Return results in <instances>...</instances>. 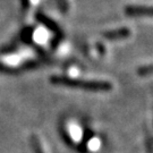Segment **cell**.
Returning a JSON list of instances; mask_svg holds the SVG:
<instances>
[{"label": "cell", "mask_w": 153, "mask_h": 153, "mask_svg": "<svg viewBox=\"0 0 153 153\" xmlns=\"http://www.w3.org/2000/svg\"><path fill=\"white\" fill-rule=\"evenodd\" d=\"M126 15L128 16H153V7H145V6H128L125 8Z\"/></svg>", "instance_id": "7a4b0ae2"}, {"label": "cell", "mask_w": 153, "mask_h": 153, "mask_svg": "<svg viewBox=\"0 0 153 153\" xmlns=\"http://www.w3.org/2000/svg\"><path fill=\"white\" fill-rule=\"evenodd\" d=\"M51 82L56 84H62L69 88H76L86 90V91H110L112 88L111 83L105 81H86V79H75L65 76H53Z\"/></svg>", "instance_id": "6da1fadb"}, {"label": "cell", "mask_w": 153, "mask_h": 153, "mask_svg": "<svg viewBox=\"0 0 153 153\" xmlns=\"http://www.w3.org/2000/svg\"><path fill=\"white\" fill-rule=\"evenodd\" d=\"M59 4H60V7L62 8V10L67 11V9H68V1L67 0H59Z\"/></svg>", "instance_id": "5b68a950"}, {"label": "cell", "mask_w": 153, "mask_h": 153, "mask_svg": "<svg viewBox=\"0 0 153 153\" xmlns=\"http://www.w3.org/2000/svg\"><path fill=\"white\" fill-rule=\"evenodd\" d=\"M152 73H153V64L152 65L141 67V68L138 69V74H140V75H149V74H152Z\"/></svg>", "instance_id": "277c9868"}, {"label": "cell", "mask_w": 153, "mask_h": 153, "mask_svg": "<svg viewBox=\"0 0 153 153\" xmlns=\"http://www.w3.org/2000/svg\"><path fill=\"white\" fill-rule=\"evenodd\" d=\"M131 35V31L128 28H119V30H114L107 33H103V36L109 40H118V39H125Z\"/></svg>", "instance_id": "3957f363"}]
</instances>
